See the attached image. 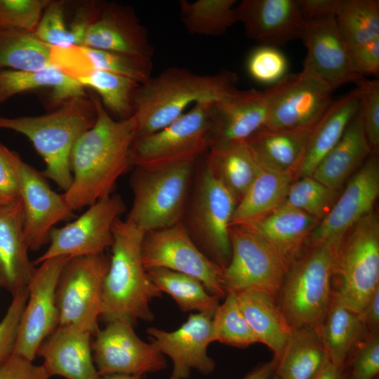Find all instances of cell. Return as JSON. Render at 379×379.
<instances>
[{
	"mask_svg": "<svg viewBox=\"0 0 379 379\" xmlns=\"http://www.w3.org/2000/svg\"><path fill=\"white\" fill-rule=\"evenodd\" d=\"M97 112L94 125L74 143L69 157L72 181L62 197L73 211L89 206L110 194L131 164L137 121L132 115L115 120L100 99L91 93Z\"/></svg>",
	"mask_w": 379,
	"mask_h": 379,
	"instance_id": "obj_1",
	"label": "cell"
},
{
	"mask_svg": "<svg viewBox=\"0 0 379 379\" xmlns=\"http://www.w3.org/2000/svg\"><path fill=\"white\" fill-rule=\"evenodd\" d=\"M237 74L227 70L200 74L172 67L151 77L140 84L133 98L136 138L166 127L192 104L220 100L237 88Z\"/></svg>",
	"mask_w": 379,
	"mask_h": 379,
	"instance_id": "obj_2",
	"label": "cell"
},
{
	"mask_svg": "<svg viewBox=\"0 0 379 379\" xmlns=\"http://www.w3.org/2000/svg\"><path fill=\"white\" fill-rule=\"evenodd\" d=\"M113 244L105 278L100 317L134 324L154 319L149 302L162 293L149 277L142 259L145 232L119 218L112 227Z\"/></svg>",
	"mask_w": 379,
	"mask_h": 379,
	"instance_id": "obj_3",
	"label": "cell"
},
{
	"mask_svg": "<svg viewBox=\"0 0 379 379\" xmlns=\"http://www.w3.org/2000/svg\"><path fill=\"white\" fill-rule=\"evenodd\" d=\"M96 119L95 105L90 96L85 95L72 98L42 115L0 117V128L26 136L46 164L44 177L65 192L72 181L69 166L72 149Z\"/></svg>",
	"mask_w": 379,
	"mask_h": 379,
	"instance_id": "obj_4",
	"label": "cell"
},
{
	"mask_svg": "<svg viewBox=\"0 0 379 379\" xmlns=\"http://www.w3.org/2000/svg\"><path fill=\"white\" fill-rule=\"evenodd\" d=\"M338 244L313 246L288 268L279 298L292 328H319L322 324L332 302L331 280Z\"/></svg>",
	"mask_w": 379,
	"mask_h": 379,
	"instance_id": "obj_5",
	"label": "cell"
},
{
	"mask_svg": "<svg viewBox=\"0 0 379 379\" xmlns=\"http://www.w3.org/2000/svg\"><path fill=\"white\" fill-rule=\"evenodd\" d=\"M333 275L338 277V286L332 301L360 313L379 288V219L374 210L342 238Z\"/></svg>",
	"mask_w": 379,
	"mask_h": 379,
	"instance_id": "obj_6",
	"label": "cell"
},
{
	"mask_svg": "<svg viewBox=\"0 0 379 379\" xmlns=\"http://www.w3.org/2000/svg\"><path fill=\"white\" fill-rule=\"evenodd\" d=\"M194 162L158 168L135 167L133 201L126 221L145 233L173 225L184 214Z\"/></svg>",
	"mask_w": 379,
	"mask_h": 379,
	"instance_id": "obj_7",
	"label": "cell"
},
{
	"mask_svg": "<svg viewBox=\"0 0 379 379\" xmlns=\"http://www.w3.org/2000/svg\"><path fill=\"white\" fill-rule=\"evenodd\" d=\"M213 102H199L163 129L136 138L131 149L132 166L158 168L194 162L213 141Z\"/></svg>",
	"mask_w": 379,
	"mask_h": 379,
	"instance_id": "obj_8",
	"label": "cell"
},
{
	"mask_svg": "<svg viewBox=\"0 0 379 379\" xmlns=\"http://www.w3.org/2000/svg\"><path fill=\"white\" fill-rule=\"evenodd\" d=\"M237 204L232 193L205 166L198 178L186 228L201 251L223 269L231 258L230 229Z\"/></svg>",
	"mask_w": 379,
	"mask_h": 379,
	"instance_id": "obj_9",
	"label": "cell"
},
{
	"mask_svg": "<svg viewBox=\"0 0 379 379\" xmlns=\"http://www.w3.org/2000/svg\"><path fill=\"white\" fill-rule=\"evenodd\" d=\"M230 233L231 258L222 276L225 293L256 289L277 300L289 265L272 246L252 232L232 226Z\"/></svg>",
	"mask_w": 379,
	"mask_h": 379,
	"instance_id": "obj_10",
	"label": "cell"
},
{
	"mask_svg": "<svg viewBox=\"0 0 379 379\" xmlns=\"http://www.w3.org/2000/svg\"><path fill=\"white\" fill-rule=\"evenodd\" d=\"M109 257L105 253L70 258L57 287L58 326H75L91 331L98 328L105 278Z\"/></svg>",
	"mask_w": 379,
	"mask_h": 379,
	"instance_id": "obj_11",
	"label": "cell"
},
{
	"mask_svg": "<svg viewBox=\"0 0 379 379\" xmlns=\"http://www.w3.org/2000/svg\"><path fill=\"white\" fill-rule=\"evenodd\" d=\"M145 268L162 267L192 276L207 291L220 298L226 295L222 285L223 268L208 258L180 221L145 232L142 242Z\"/></svg>",
	"mask_w": 379,
	"mask_h": 379,
	"instance_id": "obj_12",
	"label": "cell"
},
{
	"mask_svg": "<svg viewBox=\"0 0 379 379\" xmlns=\"http://www.w3.org/2000/svg\"><path fill=\"white\" fill-rule=\"evenodd\" d=\"M88 207L75 220L51 230L49 246L34 265L55 257L102 254L112 246L113 225L126 211L122 198L110 194Z\"/></svg>",
	"mask_w": 379,
	"mask_h": 379,
	"instance_id": "obj_13",
	"label": "cell"
},
{
	"mask_svg": "<svg viewBox=\"0 0 379 379\" xmlns=\"http://www.w3.org/2000/svg\"><path fill=\"white\" fill-rule=\"evenodd\" d=\"M69 257L60 256L39 264L28 284L13 354L33 361L42 343L58 326L56 291Z\"/></svg>",
	"mask_w": 379,
	"mask_h": 379,
	"instance_id": "obj_14",
	"label": "cell"
},
{
	"mask_svg": "<svg viewBox=\"0 0 379 379\" xmlns=\"http://www.w3.org/2000/svg\"><path fill=\"white\" fill-rule=\"evenodd\" d=\"M266 90L269 107L263 127L270 129L313 126L333 101L334 91L302 70L286 75Z\"/></svg>",
	"mask_w": 379,
	"mask_h": 379,
	"instance_id": "obj_15",
	"label": "cell"
},
{
	"mask_svg": "<svg viewBox=\"0 0 379 379\" xmlns=\"http://www.w3.org/2000/svg\"><path fill=\"white\" fill-rule=\"evenodd\" d=\"M6 154L17 175L22 205L23 230L29 249L36 251L49 242L55 225L74 216L62 194L53 191L44 175L6 147Z\"/></svg>",
	"mask_w": 379,
	"mask_h": 379,
	"instance_id": "obj_16",
	"label": "cell"
},
{
	"mask_svg": "<svg viewBox=\"0 0 379 379\" xmlns=\"http://www.w3.org/2000/svg\"><path fill=\"white\" fill-rule=\"evenodd\" d=\"M92 343L98 375H146L164 370L166 360L152 343L141 340L129 321L115 320L97 329Z\"/></svg>",
	"mask_w": 379,
	"mask_h": 379,
	"instance_id": "obj_17",
	"label": "cell"
},
{
	"mask_svg": "<svg viewBox=\"0 0 379 379\" xmlns=\"http://www.w3.org/2000/svg\"><path fill=\"white\" fill-rule=\"evenodd\" d=\"M372 152L361 166L347 181L328 213L310 235L312 246L338 244L347 231L373 210L379 195V164Z\"/></svg>",
	"mask_w": 379,
	"mask_h": 379,
	"instance_id": "obj_18",
	"label": "cell"
},
{
	"mask_svg": "<svg viewBox=\"0 0 379 379\" xmlns=\"http://www.w3.org/2000/svg\"><path fill=\"white\" fill-rule=\"evenodd\" d=\"M212 314L197 312L190 314L180 328L166 331L156 327L147 329L151 343L173 363L170 378L187 379L192 370L207 375L215 368L207 348L213 343Z\"/></svg>",
	"mask_w": 379,
	"mask_h": 379,
	"instance_id": "obj_19",
	"label": "cell"
},
{
	"mask_svg": "<svg viewBox=\"0 0 379 379\" xmlns=\"http://www.w3.org/2000/svg\"><path fill=\"white\" fill-rule=\"evenodd\" d=\"M301 39L307 50L302 71L319 79L333 91L364 78L352 67L335 18L305 20Z\"/></svg>",
	"mask_w": 379,
	"mask_h": 379,
	"instance_id": "obj_20",
	"label": "cell"
},
{
	"mask_svg": "<svg viewBox=\"0 0 379 379\" xmlns=\"http://www.w3.org/2000/svg\"><path fill=\"white\" fill-rule=\"evenodd\" d=\"M82 46L145 60H152L154 53L147 31L133 9L116 3H104Z\"/></svg>",
	"mask_w": 379,
	"mask_h": 379,
	"instance_id": "obj_21",
	"label": "cell"
},
{
	"mask_svg": "<svg viewBox=\"0 0 379 379\" xmlns=\"http://www.w3.org/2000/svg\"><path fill=\"white\" fill-rule=\"evenodd\" d=\"M248 37L276 47L301 38L305 20L295 0H244L236 6Z\"/></svg>",
	"mask_w": 379,
	"mask_h": 379,
	"instance_id": "obj_22",
	"label": "cell"
},
{
	"mask_svg": "<svg viewBox=\"0 0 379 379\" xmlns=\"http://www.w3.org/2000/svg\"><path fill=\"white\" fill-rule=\"evenodd\" d=\"M268 107L267 90L236 88L213 102L212 145L246 140L265 126Z\"/></svg>",
	"mask_w": 379,
	"mask_h": 379,
	"instance_id": "obj_23",
	"label": "cell"
},
{
	"mask_svg": "<svg viewBox=\"0 0 379 379\" xmlns=\"http://www.w3.org/2000/svg\"><path fill=\"white\" fill-rule=\"evenodd\" d=\"M91 331L75 326H58L42 343L36 355L48 375L66 379H97Z\"/></svg>",
	"mask_w": 379,
	"mask_h": 379,
	"instance_id": "obj_24",
	"label": "cell"
},
{
	"mask_svg": "<svg viewBox=\"0 0 379 379\" xmlns=\"http://www.w3.org/2000/svg\"><path fill=\"white\" fill-rule=\"evenodd\" d=\"M20 199L0 203V286L12 295L27 288L35 271L28 256Z\"/></svg>",
	"mask_w": 379,
	"mask_h": 379,
	"instance_id": "obj_25",
	"label": "cell"
},
{
	"mask_svg": "<svg viewBox=\"0 0 379 379\" xmlns=\"http://www.w3.org/2000/svg\"><path fill=\"white\" fill-rule=\"evenodd\" d=\"M319 222L284 203L263 217L241 227L265 241L290 267Z\"/></svg>",
	"mask_w": 379,
	"mask_h": 379,
	"instance_id": "obj_26",
	"label": "cell"
},
{
	"mask_svg": "<svg viewBox=\"0 0 379 379\" xmlns=\"http://www.w3.org/2000/svg\"><path fill=\"white\" fill-rule=\"evenodd\" d=\"M316 124L310 127L292 129L262 127L245 141L263 169L293 173L296 177Z\"/></svg>",
	"mask_w": 379,
	"mask_h": 379,
	"instance_id": "obj_27",
	"label": "cell"
},
{
	"mask_svg": "<svg viewBox=\"0 0 379 379\" xmlns=\"http://www.w3.org/2000/svg\"><path fill=\"white\" fill-rule=\"evenodd\" d=\"M372 152L359 109L341 139L321 159L311 176L330 188L340 190Z\"/></svg>",
	"mask_w": 379,
	"mask_h": 379,
	"instance_id": "obj_28",
	"label": "cell"
},
{
	"mask_svg": "<svg viewBox=\"0 0 379 379\" xmlns=\"http://www.w3.org/2000/svg\"><path fill=\"white\" fill-rule=\"evenodd\" d=\"M359 98L355 88L333 101L312 131L296 177L312 175L321 159L341 139L359 112Z\"/></svg>",
	"mask_w": 379,
	"mask_h": 379,
	"instance_id": "obj_29",
	"label": "cell"
},
{
	"mask_svg": "<svg viewBox=\"0 0 379 379\" xmlns=\"http://www.w3.org/2000/svg\"><path fill=\"white\" fill-rule=\"evenodd\" d=\"M241 310L258 343L267 345L277 358L293 331L276 300L267 293L246 289L236 293Z\"/></svg>",
	"mask_w": 379,
	"mask_h": 379,
	"instance_id": "obj_30",
	"label": "cell"
},
{
	"mask_svg": "<svg viewBox=\"0 0 379 379\" xmlns=\"http://www.w3.org/2000/svg\"><path fill=\"white\" fill-rule=\"evenodd\" d=\"M206 167L237 204L262 170L245 140L213 144L208 150Z\"/></svg>",
	"mask_w": 379,
	"mask_h": 379,
	"instance_id": "obj_31",
	"label": "cell"
},
{
	"mask_svg": "<svg viewBox=\"0 0 379 379\" xmlns=\"http://www.w3.org/2000/svg\"><path fill=\"white\" fill-rule=\"evenodd\" d=\"M40 89L49 90L48 103L53 108L72 98L87 95L82 85L56 68L0 70V105L17 94Z\"/></svg>",
	"mask_w": 379,
	"mask_h": 379,
	"instance_id": "obj_32",
	"label": "cell"
},
{
	"mask_svg": "<svg viewBox=\"0 0 379 379\" xmlns=\"http://www.w3.org/2000/svg\"><path fill=\"white\" fill-rule=\"evenodd\" d=\"M279 379H311L329 361L319 328H293L281 354L275 358Z\"/></svg>",
	"mask_w": 379,
	"mask_h": 379,
	"instance_id": "obj_33",
	"label": "cell"
},
{
	"mask_svg": "<svg viewBox=\"0 0 379 379\" xmlns=\"http://www.w3.org/2000/svg\"><path fill=\"white\" fill-rule=\"evenodd\" d=\"M295 177L293 173L262 168L237 204L230 227L244 226L283 204Z\"/></svg>",
	"mask_w": 379,
	"mask_h": 379,
	"instance_id": "obj_34",
	"label": "cell"
},
{
	"mask_svg": "<svg viewBox=\"0 0 379 379\" xmlns=\"http://www.w3.org/2000/svg\"><path fill=\"white\" fill-rule=\"evenodd\" d=\"M51 46L33 32L0 27V70L41 71L55 68Z\"/></svg>",
	"mask_w": 379,
	"mask_h": 379,
	"instance_id": "obj_35",
	"label": "cell"
},
{
	"mask_svg": "<svg viewBox=\"0 0 379 379\" xmlns=\"http://www.w3.org/2000/svg\"><path fill=\"white\" fill-rule=\"evenodd\" d=\"M319 329L329 361L338 367L345 366L366 331L358 314L333 301Z\"/></svg>",
	"mask_w": 379,
	"mask_h": 379,
	"instance_id": "obj_36",
	"label": "cell"
},
{
	"mask_svg": "<svg viewBox=\"0 0 379 379\" xmlns=\"http://www.w3.org/2000/svg\"><path fill=\"white\" fill-rule=\"evenodd\" d=\"M147 272L156 287L171 296L182 312L214 314L220 298L209 293L195 277L162 267L150 268Z\"/></svg>",
	"mask_w": 379,
	"mask_h": 379,
	"instance_id": "obj_37",
	"label": "cell"
},
{
	"mask_svg": "<svg viewBox=\"0 0 379 379\" xmlns=\"http://www.w3.org/2000/svg\"><path fill=\"white\" fill-rule=\"evenodd\" d=\"M235 0H182L180 18L191 34L218 36L238 21Z\"/></svg>",
	"mask_w": 379,
	"mask_h": 379,
	"instance_id": "obj_38",
	"label": "cell"
},
{
	"mask_svg": "<svg viewBox=\"0 0 379 379\" xmlns=\"http://www.w3.org/2000/svg\"><path fill=\"white\" fill-rule=\"evenodd\" d=\"M335 21L348 51L379 39V1L343 0Z\"/></svg>",
	"mask_w": 379,
	"mask_h": 379,
	"instance_id": "obj_39",
	"label": "cell"
},
{
	"mask_svg": "<svg viewBox=\"0 0 379 379\" xmlns=\"http://www.w3.org/2000/svg\"><path fill=\"white\" fill-rule=\"evenodd\" d=\"M77 81L100 95L103 106L121 119L133 115V98L140 84L114 73L95 70Z\"/></svg>",
	"mask_w": 379,
	"mask_h": 379,
	"instance_id": "obj_40",
	"label": "cell"
},
{
	"mask_svg": "<svg viewBox=\"0 0 379 379\" xmlns=\"http://www.w3.org/2000/svg\"><path fill=\"white\" fill-rule=\"evenodd\" d=\"M213 342L246 347L258 343L239 306L237 294L227 292L212 319Z\"/></svg>",
	"mask_w": 379,
	"mask_h": 379,
	"instance_id": "obj_41",
	"label": "cell"
},
{
	"mask_svg": "<svg viewBox=\"0 0 379 379\" xmlns=\"http://www.w3.org/2000/svg\"><path fill=\"white\" fill-rule=\"evenodd\" d=\"M80 51L82 77L93 71L100 70L119 74L142 84L152 77V60L134 58L84 46H80Z\"/></svg>",
	"mask_w": 379,
	"mask_h": 379,
	"instance_id": "obj_42",
	"label": "cell"
},
{
	"mask_svg": "<svg viewBox=\"0 0 379 379\" xmlns=\"http://www.w3.org/2000/svg\"><path fill=\"white\" fill-rule=\"evenodd\" d=\"M340 190L324 185L312 176L298 178L288 190L285 204L322 220L331 211Z\"/></svg>",
	"mask_w": 379,
	"mask_h": 379,
	"instance_id": "obj_43",
	"label": "cell"
},
{
	"mask_svg": "<svg viewBox=\"0 0 379 379\" xmlns=\"http://www.w3.org/2000/svg\"><path fill=\"white\" fill-rule=\"evenodd\" d=\"M288 62L277 47L262 45L252 51L247 60L250 76L262 84H277L286 75Z\"/></svg>",
	"mask_w": 379,
	"mask_h": 379,
	"instance_id": "obj_44",
	"label": "cell"
},
{
	"mask_svg": "<svg viewBox=\"0 0 379 379\" xmlns=\"http://www.w3.org/2000/svg\"><path fill=\"white\" fill-rule=\"evenodd\" d=\"M48 0H0V27L34 33Z\"/></svg>",
	"mask_w": 379,
	"mask_h": 379,
	"instance_id": "obj_45",
	"label": "cell"
},
{
	"mask_svg": "<svg viewBox=\"0 0 379 379\" xmlns=\"http://www.w3.org/2000/svg\"><path fill=\"white\" fill-rule=\"evenodd\" d=\"M358 93L364 130L373 152L379 146V81L364 77L354 83Z\"/></svg>",
	"mask_w": 379,
	"mask_h": 379,
	"instance_id": "obj_46",
	"label": "cell"
},
{
	"mask_svg": "<svg viewBox=\"0 0 379 379\" xmlns=\"http://www.w3.org/2000/svg\"><path fill=\"white\" fill-rule=\"evenodd\" d=\"M64 2L50 1L45 8L34 34L42 42L55 47L71 46L65 23Z\"/></svg>",
	"mask_w": 379,
	"mask_h": 379,
	"instance_id": "obj_47",
	"label": "cell"
},
{
	"mask_svg": "<svg viewBox=\"0 0 379 379\" xmlns=\"http://www.w3.org/2000/svg\"><path fill=\"white\" fill-rule=\"evenodd\" d=\"M28 298L27 288L13 295L0 321V366L13 354L20 319Z\"/></svg>",
	"mask_w": 379,
	"mask_h": 379,
	"instance_id": "obj_48",
	"label": "cell"
},
{
	"mask_svg": "<svg viewBox=\"0 0 379 379\" xmlns=\"http://www.w3.org/2000/svg\"><path fill=\"white\" fill-rule=\"evenodd\" d=\"M350 379H374L379 373V336L371 334L359 349L352 361Z\"/></svg>",
	"mask_w": 379,
	"mask_h": 379,
	"instance_id": "obj_49",
	"label": "cell"
},
{
	"mask_svg": "<svg viewBox=\"0 0 379 379\" xmlns=\"http://www.w3.org/2000/svg\"><path fill=\"white\" fill-rule=\"evenodd\" d=\"M104 6L103 2L88 1L78 8L68 29L70 44L82 46L89 27L99 18Z\"/></svg>",
	"mask_w": 379,
	"mask_h": 379,
	"instance_id": "obj_50",
	"label": "cell"
},
{
	"mask_svg": "<svg viewBox=\"0 0 379 379\" xmlns=\"http://www.w3.org/2000/svg\"><path fill=\"white\" fill-rule=\"evenodd\" d=\"M354 70L359 76L378 75L379 72V39L349 51Z\"/></svg>",
	"mask_w": 379,
	"mask_h": 379,
	"instance_id": "obj_51",
	"label": "cell"
},
{
	"mask_svg": "<svg viewBox=\"0 0 379 379\" xmlns=\"http://www.w3.org/2000/svg\"><path fill=\"white\" fill-rule=\"evenodd\" d=\"M42 365L13 354L0 366V379H48Z\"/></svg>",
	"mask_w": 379,
	"mask_h": 379,
	"instance_id": "obj_52",
	"label": "cell"
},
{
	"mask_svg": "<svg viewBox=\"0 0 379 379\" xmlns=\"http://www.w3.org/2000/svg\"><path fill=\"white\" fill-rule=\"evenodd\" d=\"M6 149L0 144V199L8 201L19 199L20 192L17 175Z\"/></svg>",
	"mask_w": 379,
	"mask_h": 379,
	"instance_id": "obj_53",
	"label": "cell"
},
{
	"mask_svg": "<svg viewBox=\"0 0 379 379\" xmlns=\"http://www.w3.org/2000/svg\"><path fill=\"white\" fill-rule=\"evenodd\" d=\"M305 20L335 18L343 0H295Z\"/></svg>",
	"mask_w": 379,
	"mask_h": 379,
	"instance_id": "obj_54",
	"label": "cell"
},
{
	"mask_svg": "<svg viewBox=\"0 0 379 379\" xmlns=\"http://www.w3.org/2000/svg\"><path fill=\"white\" fill-rule=\"evenodd\" d=\"M366 331L378 333L379 326V288L375 291L363 310L358 314Z\"/></svg>",
	"mask_w": 379,
	"mask_h": 379,
	"instance_id": "obj_55",
	"label": "cell"
},
{
	"mask_svg": "<svg viewBox=\"0 0 379 379\" xmlns=\"http://www.w3.org/2000/svg\"><path fill=\"white\" fill-rule=\"evenodd\" d=\"M277 359L262 364L247 373L241 379H271L274 375Z\"/></svg>",
	"mask_w": 379,
	"mask_h": 379,
	"instance_id": "obj_56",
	"label": "cell"
},
{
	"mask_svg": "<svg viewBox=\"0 0 379 379\" xmlns=\"http://www.w3.org/2000/svg\"><path fill=\"white\" fill-rule=\"evenodd\" d=\"M311 379H347V376L344 366L338 367L328 361Z\"/></svg>",
	"mask_w": 379,
	"mask_h": 379,
	"instance_id": "obj_57",
	"label": "cell"
},
{
	"mask_svg": "<svg viewBox=\"0 0 379 379\" xmlns=\"http://www.w3.org/2000/svg\"><path fill=\"white\" fill-rule=\"evenodd\" d=\"M145 375L135 374V375H126V374H112L107 375H100L97 379H144Z\"/></svg>",
	"mask_w": 379,
	"mask_h": 379,
	"instance_id": "obj_58",
	"label": "cell"
},
{
	"mask_svg": "<svg viewBox=\"0 0 379 379\" xmlns=\"http://www.w3.org/2000/svg\"><path fill=\"white\" fill-rule=\"evenodd\" d=\"M271 379H279L277 375H274Z\"/></svg>",
	"mask_w": 379,
	"mask_h": 379,
	"instance_id": "obj_59",
	"label": "cell"
},
{
	"mask_svg": "<svg viewBox=\"0 0 379 379\" xmlns=\"http://www.w3.org/2000/svg\"><path fill=\"white\" fill-rule=\"evenodd\" d=\"M1 201H2L1 199H0V203H1Z\"/></svg>",
	"mask_w": 379,
	"mask_h": 379,
	"instance_id": "obj_60",
	"label": "cell"
},
{
	"mask_svg": "<svg viewBox=\"0 0 379 379\" xmlns=\"http://www.w3.org/2000/svg\"><path fill=\"white\" fill-rule=\"evenodd\" d=\"M170 379H173V378H170Z\"/></svg>",
	"mask_w": 379,
	"mask_h": 379,
	"instance_id": "obj_61",
	"label": "cell"
},
{
	"mask_svg": "<svg viewBox=\"0 0 379 379\" xmlns=\"http://www.w3.org/2000/svg\"><path fill=\"white\" fill-rule=\"evenodd\" d=\"M374 379H376V378H374Z\"/></svg>",
	"mask_w": 379,
	"mask_h": 379,
	"instance_id": "obj_62",
	"label": "cell"
}]
</instances>
